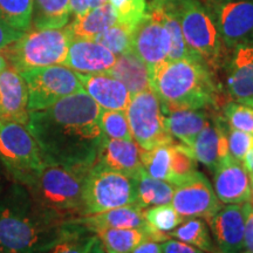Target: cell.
<instances>
[{
    "label": "cell",
    "mask_w": 253,
    "mask_h": 253,
    "mask_svg": "<svg viewBox=\"0 0 253 253\" xmlns=\"http://www.w3.org/2000/svg\"><path fill=\"white\" fill-rule=\"evenodd\" d=\"M209 220L214 244L220 253H242L244 246L245 214L243 205H221Z\"/></svg>",
    "instance_id": "obj_14"
},
{
    "label": "cell",
    "mask_w": 253,
    "mask_h": 253,
    "mask_svg": "<svg viewBox=\"0 0 253 253\" xmlns=\"http://www.w3.org/2000/svg\"><path fill=\"white\" fill-rule=\"evenodd\" d=\"M226 136L230 156L239 162H243L248 151L253 147V135L242 130H237L229 126Z\"/></svg>",
    "instance_id": "obj_40"
},
{
    "label": "cell",
    "mask_w": 253,
    "mask_h": 253,
    "mask_svg": "<svg viewBox=\"0 0 253 253\" xmlns=\"http://www.w3.org/2000/svg\"><path fill=\"white\" fill-rule=\"evenodd\" d=\"M136 179V203L137 208L144 209L156 205L170 204L175 191L171 183L153 178L147 172L142 171Z\"/></svg>",
    "instance_id": "obj_27"
},
{
    "label": "cell",
    "mask_w": 253,
    "mask_h": 253,
    "mask_svg": "<svg viewBox=\"0 0 253 253\" xmlns=\"http://www.w3.org/2000/svg\"><path fill=\"white\" fill-rule=\"evenodd\" d=\"M227 49L253 41V0H205Z\"/></svg>",
    "instance_id": "obj_11"
},
{
    "label": "cell",
    "mask_w": 253,
    "mask_h": 253,
    "mask_svg": "<svg viewBox=\"0 0 253 253\" xmlns=\"http://www.w3.org/2000/svg\"><path fill=\"white\" fill-rule=\"evenodd\" d=\"M171 153V179L172 185H179L197 172V162L191 150L182 143L170 144Z\"/></svg>",
    "instance_id": "obj_34"
},
{
    "label": "cell",
    "mask_w": 253,
    "mask_h": 253,
    "mask_svg": "<svg viewBox=\"0 0 253 253\" xmlns=\"http://www.w3.org/2000/svg\"><path fill=\"white\" fill-rule=\"evenodd\" d=\"M82 88L103 110H123L126 112L131 95L126 87L118 79L107 73L81 74Z\"/></svg>",
    "instance_id": "obj_20"
},
{
    "label": "cell",
    "mask_w": 253,
    "mask_h": 253,
    "mask_svg": "<svg viewBox=\"0 0 253 253\" xmlns=\"http://www.w3.org/2000/svg\"><path fill=\"white\" fill-rule=\"evenodd\" d=\"M243 164H244L246 170H248L250 177H253V147L248 151L244 161H243Z\"/></svg>",
    "instance_id": "obj_46"
},
{
    "label": "cell",
    "mask_w": 253,
    "mask_h": 253,
    "mask_svg": "<svg viewBox=\"0 0 253 253\" xmlns=\"http://www.w3.org/2000/svg\"><path fill=\"white\" fill-rule=\"evenodd\" d=\"M175 7L189 49L213 73L219 71L227 48L210 9L201 0H176Z\"/></svg>",
    "instance_id": "obj_5"
},
{
    "label": "cell",
    "mask_w": 253,
    "mask_h": 253,
    "mask_svg": "<svg viewBox=\"0 0 253 253\" xmlns=\"http://www.w3.org/2000/svg\"><path fill=\"white\" fill-rule=\"evenodd\" d=\"M150 87L169 109H205L220 96L214 73L197 59L162 63L151 72Z\"/></svg>",
    "instance_id": "obj_3"
},
{
    "label": "cell",
    "mask_w": 253,
    "mask_h": 253,
    "mask_svg": "<svg viewBox=\"0 0 253 253\" xmlns=\"http://www.w3.org/2000/svg\"><path fill=\"white\" fill-rule=\"evenodd\" d=\"M87 172L46 163L27 189L43 210L71 221L84 217L82 196Z\"/></svg>",
    "instance_id": "obj_4"
},
{
    "label": "cell",
    "mask_w": 253,
    "mask_h": 253,
    "mask_svg": "<svg viewBox=\"0 0 253 253\" xmlns=\"http://www.w3.org/2000/svg\"><path fill=\"white\" fill-rule=\"evenodd\" d=\"M171 205L184 219H210L221 207L210 182L203 173L198 171L185 182L175 186Z\"/></svg>",
    "instance_id": "obj_12"
},
{
    "label": "cell",
    "mask_w": 253,
    "mask_h": 253,
    "mask_svg": "<svg viewBox=\"0 0 253 253\" xmlns=\"http://www.w3.org/2000/svg\"><path fill=\"white\" fill-rule=\"evenodd\" d=\"M161 246H162V253H207L203 250L195 248L188 243L172 238L164 240V243H162Z\"/></svg>",
    "instance_id": "obj_42"
},
{
    "label": "cell",
    "mask_w": 253,
    "mask_h": 253,
    "mask_svg": "<svg viewBox=\"0 0 253 253\" xmlns=\"http://www.w3.org/2000/svg\"><path fill=\"white\" fill-rule=\"evenodd\" d=\"M214 194L223 204H244L251 197V177L243 162L229 156L213 171Z\"/></svg>",
    "instance_id": "obj_15"
},
{
    "label": "cell",
    "mask_w": 253,
    "mask_h": 253,
    "mask_svg": "<svg viewBox=\"0 0 253 253\" xmlns=\"http://www.w3.org/2000/svg\"><path fill=\"white\" fill-rule=\"evenodd\" d=\"M249 203L253 207V177H251V197H250Z\"/></svg>",
    "instance_id": "obj_51"
},
{
    "label": "cell",
    "mask_w": 253,
    "mask_h": 253,
    "mask_svg": "<svg viewBox=\"0 0 253 253\" xmlns=\"http://www.w3.org/2000/svg\"><path fill=\"white\" fill-rule=\"evenodd\" d=\"M223 118L231 128L253 135V108L239 101L227 102L223 108Z\"/></svg>",
    "instance_id": "obj_39"
},
{
    "label": "cell",
    "mask_w": 253,
    "mask_h": 253,
    "mask_svg": "<svg viewBox=\"0 0 253 253\" xmlns=\"http://www.w3.org/2000/svg\"><path fill=\"white\" fill-rule=\"evenodd\" d=\"M101 109L84 90L59 100L42 110L30 112L27 129L46 163L89 170L103 143Z\"/></svg>",
    "instance_id": "obj_1"
},
{
    "label": "cell",
    "mask_w": 253,
    "mask_h": 253,
    "mask_svg": "<svg viewBox=\"0 0 253 253\" xmlns=\"http://www.w3.org/2000/svg\"><path fill=\"white\" fill-rule=\"evenodd\" d=\"M176 0H150V4L153 6H162V5H168L171 4V2H175Z\"/></svg>",
    "instance_id": "obj_49"
},
{
    "label": "cell",
    "mask_w": 253,
    "mask_h": 253,
    "mask_svg": "<svg viewBox=\"0 0 253 253\" xmlns=\"http://www.w3.org/2000/svg\"><path fill=\"white\" fill-rule=\"evenodd\" d=\"M7 67H8L7 60H6L4 54H2V53L0 52V73H1L2 71H4V69H6Z\"/></svg>",
    "instance_id": "obj_50"
},
{
    "label": "cell",
    "mask_w": 253,
    "mask_h": 253,
    "mask_svg": "<svg viewBox=\"0 0 253 253\" xmlns=\"http://www.w3.org/2000/svg\"><path fill=\"white\" fill-rule=\"evenodd\" d=\"M131 33L132 30L130 28L116 23L95 37L94 41L108 48L118 56L131 50Z\"/></svg>",
    "instance_id": "obj_36"
},
{
    "label": "cell",
    "mask_w": 253,
    "mask_h": 253,
    "mask_svg": "<svg viewBox=\"0 0 253 253\" xmlns=\"http://www.w3.org/2000/svg\"><path fill=\"white\" fill-rule=\"evenodd\" d=\"M107 74L121 81L130 95L151 88L149 69L147 65L132 52V49L118 55L115 63L107 72Z\"/></svg>",
    "instance_id": "obj_24"
},
{
    "label": "cell",
    "mask_w": 253,
    "mask_h": 253,
    "mask_svg": "<svg viewBox=\"0 0 253 253\" xmlns=\"http://www.w3.org/2000/svg\"><path fill=\"white\" fill-rule=\"evenodd\" d=\"M126 114L132 138L142 149L175 143L164 125L162 101L151 88L131 95Z\"/></svg>",
    "instance_id": "obj_9"
},
{
    "label": "cell",
    "mask_w": 253,
    "mask_h": 253,
    "mask_svg": "<svg viewBox=\"0 0 253 253\" xmlns=\"http://www.w3.org/2000/svg\"><path fill=\"white\" fill-rule=\"evenodd\" d=\"M24 34V32L15 30L0 17V50L17 41Z\"/></svg>",
    "instance_id": "obj_43"
},
{
    "label": "cell",
    "mask_w": 253,
    "mask_h": 253,
    "mask_svg": "<svg viewBox=\"0 0 253 253\" xmlns=\"http://www.w3.org/2000/svg\"><path fill=\"white\" fill-rule=\"evenodd\" d=\"M118 23L115 12L109 2L99 7L88 9L86 13L75 17L69 24L73 39L94 40L107 28Z\"/></svg>",
    "instance_id": "obj_26"
},
{
    "label": "cell",
    "mask_w": 253,
    "mask_h": 253,
    "mask_svg": "<svg viewBox=\"0 0 253 253\" xmlns=\"http://www.w3.org/2000/svg\"><path fill=\"white\" fill-rule=\"evenodd\" d=\"M227 125L223 116H216L202 129L196 136L191 150L192 155L208 169L214 171L216 168L230 156L229 145H227Z\"/></svg>",
    "instance_id": "obj_16"
},
{
    "label": "cell",
    "mask_w": 253,
    "mask_h": 253,
    "mask_svg": "<svg viewBox=\"0 0 253 253\" xmlns=\"http://www.w3.org/2000/svg\"><path fill=\"white\" fill-rule=\"evenodd\" d=\"M0 253H2V252H0Z\"/></svg>",
    "instance_id": "obj_54"
},
{
    "label": "cell",
    "mask_w": 253,
    "mask_h": 253,
    "mask_svg": "<svg viewBox=\"0 0 253 253\" xmlns=\"http://www.w3.org/2000/svg\"><path fill=\"white\" fill-rule=\"evenodd\" d=\"M163 112L168 132L189 149L196 136L209 122V116L204 109H169L163 106Z\"/></svg>",
    "instance_id": "obj_22"
},
{
    "label": "cell",
    "mask_w": 253,
    "mask_h": 253,
    "mask_svg": "<svg viewBox=\"0 0 253 253\" xmlns=\"http://www.w3.org/2000/svg\"><path fill=\"white\" fill-rule=\"evenodd\" d=\"M141 150L140 145L132 140H110L104 137L96 163L131 178H137L144 170Z\"/></svg>",
    "instance_id": "obj_21"
},
{
    "label": "cell",
    "mask_w": 253,
    "mask_h": 253,
    "mask_svg": "<svg viewBox=\"0 0 253 253\" xmlns=\"http://www.w3.org/2000/svg\"><path fill=\"white\" fill-rule=\"evenodd\" d=\"M131 253H162V246L155 240H145L134 249Z\"/></svg>",
    "instance_id": "obj_44"
},
{
    "label": "cell",
    "mask_w": 253,
    "mask_h": 253,
    "mask_svg": "<svg viewBox=\"0 0 253 253\" xmlns=\"http://www.w3.org/2000/svg\"><path fill=\"white\" fill-rule=\"evenodd\" d=\"M107 253H131L141 243L150 239L147 229H101L95 231Z\"/></svg>",
    "instance_id": "obj_28"
},
{
    "label": "cell",
    "mask_w": 253,
    "mask_h": 253,
    "mask_svg": "<svg viewBox=\"0 0 253 253\" xmlns=\"http://www.w3.org/2000/svg\"><path fill=\"white\" fill-rule=\"evenodd\" d=\"M26 82L28 110H42L59 100L84 90L79 73L63 65L20 72Z\"/></svg>",
    "instance_id": "obj_10"
},
{
    "label": "cell",
    "mask_w": 253,
    "mask_h": 253,
    "mask_svg": "<svg viewBox=\"0 0 253 253\" xmlns=\"http://www.w3.org/2000/svg\"><path fill=\"white\" fill-rule=\"evenodd\" d=\"M0 162L14 183L27 186L46 162L26 126L0 119Z\"/></svg>",
    "instance_id": "obj_7"
},
{
    "label": "cell",
    "mask_w": 253,
    "mask_h": 253,
    "mask_svg": "<svg viewBox=\"0 0 253 253\" xmlns=\"http://www.w3.org/2000/svg\"><path fill=\"white\" fill-rule=\"evenodd\" d=\"M84 216L135 205L136 179L95 163L84 184Z\"/></svg>",
    "instance_id": "obj_8"
},
{
    "label": "cell",
    "mask_w": 253,
    "mask_h": 253,
    "mask_svg": "<svg viewBox=\"0 0 253 253\" xmlns=\"http://www.w3.org/2000/svg\"><path fill=\"white\" fill-rule=\"evenodd\" d=\"M28 118L26 82L20 72L7 67L0 73V119L26 126Z\"/></svg>",
    "instance_id": "obj_17"
},
{
    "label": "cell",
    "mask_w": 253,
    "mask_h": 253,
    "mask_svg": "<svg viewBox=\"0 0 253 253\" xmlns=\"http://www.w3.org/2000/svg\"><path fill=\"white\" fill-rule=\"evenodd\" d=\"M97 237L77 219L67 223L65 232L49 253H90Z\"/></svg>",
    "instance_id": "obj_31"
},
{
    "label": "cell",
    "mask_w": 253,
    "mask_h": 253,
    "mask_svg": "<svg viewBox=\"0 0 253 253\" xmlns=\"http://www.w3.org/2000/svg\"><path fill=\"white\" fill-rule=\"evenodd\" d=\"M2 190V181H1V171H0V192Z\"/></svg>",
    "instance_id": "obj_53"
},
{
    "label": "cell",
    "mask_w": 253,
    "mask_h": 253,
    "mask_svg": "<svg viewBox=\"0 0 253 253\" xmlns=\"http://www.w3.org/2000/svg\"><path fill=\"white\" fill-rule=\"evenodd\" d=\"M143 213L148 226L155 232L164 235L171 232L185 220L176 212L171 203L144 209Z\"/></svg>",
    "instance_id": "obj_35"
},
{
    "label": "cell",
    "mask_w": 253,
    "mask_h": 253,
    "mask_svg": "<svg viewBox=\"0 0 253 253\" xmlns=\"http://www.w3.org/2000/svg\"><path fill=\"white\" fill-rule=\"evenodd\" d=\"M239 102H244V103H246V104H249V106H251L252 108H253V99H251V100H246V101H239Z\"/></svg>",
    "instance_id": "obj_52"
},
{
    "label": "cell",
    "mask_w": 253,
    "mask_h": 253,
    "mask_svg": "<svg viewBox=\"0 0 253 253\" xmlns=\"http://www.w3.org/2000/svg\"><path fill=\"white\" fill-rule=\"evenodd\" d=\"M88 230L95 232L101 229H147L143 210L136 205H126L84 216L77 219Z\"/></svg>",
    "instance_id": "obj_23"
},
{
    "label": "cell",
    "mask_w": 253,
    "mask_h": 253,
    "mask_svg": "<svg viewBox=\"0 0 253 253\" xmlns=\"http://www.w3.org/2000/svg\"><path fill=\"white\" fill-rule=\"evenodd\" d=\"M71 6V14L75 17L86 13L89 9V0H69Z\"/></svg>",
    "instance_id": "obj_45"
},
{
    "label": "cell",
    "mask_w": 253,
    "mask_h": 253,
    "mask_svg": "<svg viewBox=\"0 0 253 253\" xmlns=\"http://www.w3.org/2000/svg\"><path fill=\"white\" fill-rule=\"evenodd\" d=\"M169 48V36L163 23L148 11L145 17L132 30V52L147 65L151 74V72L168 61Z\"/></svg>",
    "instance_id": "obj_13"
},
{
    "label": "cell",
    "mask_w": 253,
    "mask_h": 253,
    "mask_svg": "<svg viewBox=\"0 0 253 253\" xmlns=\"http://www.w3.org/2000/svg\"><path fill=\"white\" fill-rule=\"evenodd\" d=\"M118 23L134 30L148 13L147 0H109Z\"/></svg>",
    "instance_id": "obj_38"
},
{
    "label": "cell",
    "mask_w": 253,
    "mask_h": 253,
    "mask_svg": "<svg viewBox=\"0 0 253 253\" xmlns=\"http://www.w3.org/2000/svg\"><path fill=\"white\" fill-rule=\"evenodd\" d=\"M116 58L114 53L96 41L73 39L63 66L81 74H99L108 72Z\"/></svg>",
    "instance_id": "obj_19"
},
{
    "label": "cell",
    "mask_w": 253,
    "mask_h": 253,
    "mask_svg": "<svg viewBox=\"0 0 253 253\" xmlns=\"http://www.w3.org/2000/svg\"><path fill=\"white\" fill-rule=\"evenodd\" d=\"M107 2H109V0H89V9L99 7V6H102Z\"/></svg>",
    "instance_id": "obj_48"
},
{
    "label": "cell",
    "mask_w": 253,
    "mask_h": 253,
    "mask_svg": "<svg viewBox=\"0 0 253 253\" xmlns=\"http://www.w3.org/2000/svg\"><path fill=\"white\" fill-rule=\"evenodd\" d=\"M144 171L150 177L170 183L171 179V153L170 144L158 145L150 150H141Z\"/></svg>",
    "instance_id": "obj_32"
},
{
    "label": "cell",
    "mask_w": 253,
    "mask_h": 253,
    "mask_svg": "<svg viewBox=\"0 0 253 253\" xmlns=\"http://www.w3.org/2000/svg\"><path fill=\"white\" fill-rule=\"evenodd\" d=\"M100 126L103 136L110 140H132L126 114L123 110H101Z\"/></svg>",
    "instance_id": "obj_37"
},
{
    "label": "cell",
    "mask_w": 253,
    "mask_h": 253,
    "mask_svg": "<svg viewBox=\"0 0 253 253\" xmlns=\"http://www.w3.org/2000/svg\"><path fill=\"white\" fill-rule=\"evenodd\" d=\"M73 36L66 28H28L17 41L0 50L18 72L63 65Z\"/></svg>",
    "instance_id": "obj_6"
},
{
    "label": "cell",
    "mask_w": 253,
    "mask_h": 253,
    "mask_svg": "<svg viewBox=\"0 0 253 253\" xmlns=\"http://www.w3.org/2000/svg\"><path fill=\"white\" fill-rule=\"evenodd\" d=\"M245 214L244 246L242 253H253V207L249 202L243 204Z\"/></svg>",
    "instance_id": "obj_41"
},
{
    "label": "cell",
    "mask_w": 253,
    "mask_h": 253,
    "mask_svg": "<svg viewBox=\"0 0 253 253\" xmlns=\"http://www.w3.org/2000/svg\"><path fill=\"white\" fill-rule=\"evenodd\" d=\"M67 223L43 210L19 183L0 192V252L49 253Z\"/></svg>",
    "instance_id": "obj_2"
},
{
    "label": "cell",
    "mask_w": 253,
    "mask_h": 253,
    "mask_svg": "<svg viewBox=\"0 0 253 253\" xmlns=\"http://www.w3.org/2000/svg\"><path fill=\"white\" fill-rule=\"evenodd\" d=\"M225 63L231 97L236 101L253 99V41L233 47Z\"/></svg>",
    "instance_id": "obj_18"
},
{
    "label": "cell",
    "mask_w": 253,
    "mask_h": 253,
    "mask_svg": "<svg viewBox=\"0 0 253 253\" xmlns=\"http://www.w3.org/2000/svg\"><path fill=\"white\" fill-rule=\"evenodd\" d=\"M69 17V0H33L32 23L36 28L65 27Z\"/></svg>",
    "instance_id": "obj_29"
},
{
    "label": "cell",
    "mask_w": 253,
    "mask_h": 253,
    "mask_svg": "<svg viewBox=\"0 0 253 253\" xmlns=\"http://www.w3.org/2000/svg\"><path fill=\"white\" fill-rule=\"evenodd\" d=\"M168 236L169 238L188 243L207 253H220L210 235L207 221L202 218H190L189 220H184L181 225L168 233Z\"/></svg>",
    "instance_id": "obj_30"
},
{
    "label": "cell",
    "mask_w": 253,
    "mask_h": 253,
    "mask_svg": "<svg viewBox=\"0 0 253 253\" xmlns=\"http://www.w3.org/2000/svg\"><path fill=\"white\" fill-rule=\"evenodd\" d=\"M148 11L154 13L156 17L162 21L164 27L169 36V55H168V61H175V60L181 59H197L191 50L186 45L181 23H179L178 14H177L175 2L162 6H153L149 5ZM203 62V61H202Z\"/></svg>",
    "instance_id": "obj_25"
},
{
    "label": "cell",
    "mask_w": 253,
    "mask_h": 253,
    "mask_svg": "<svg viewBox=\"0 0 253 253\" xmlns=\"http://www.w3.org/2000/svg\"><path fill=\"white\" fill-rule=\"evenodd\" d=\"M90 253H107L106 250L103 249L102 244H101V243H100L99 238H97L96 242L94 243V245H93V248H91Z\"/></svg>",
    "instance_id": "obj_47"
},
{
    "label": "cell",
    "mask_w": 253,
    "mask_h": 253,
    "mask_svg": "<svg viewBox=\"0 0 253 253\" xmlns=\"http://www.w3.org/2000/svg\"><path fill=\"white\" fill-rule=\"evenodd\" d=\"M0 17L11 27L26 32L32 25L33 0H0Z\"/></svg>",
    "instance_id": "obj_33"
}]
</instances>
